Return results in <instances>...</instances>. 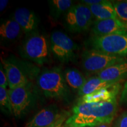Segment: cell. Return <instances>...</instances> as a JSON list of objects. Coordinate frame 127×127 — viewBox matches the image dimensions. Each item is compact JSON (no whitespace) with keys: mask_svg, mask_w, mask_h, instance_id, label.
Returning a JSON list of instances; mask_svg holds the SVG:
<instances>
[{"mask_svg":"<svg viewBox=\"0 0 127 127\" xmlns=\"http://www.w3.org/2000/svg\"><path fill=\"white\" fill-rule=\"evenodd\" d=\"M95 127H111V124H102L98 125H96Z\"/></svg>","mask_w":127,"mask_h":127,"instance_id":"484cf974","label":"cell"},{"mask_svg":"<svg viewBox=\"0 0 127 127\" xmlns=\"http://www.w3.org/2000/svg\"><path fill=\"white\" fill-rule=\"evenodd\" d=\"M90 127V126H87V127Z\"/></svg>","mask_w":127,"mask_h":127,"instance_id":"83f0119b","label":"cell"},{"mask_svg":"<svg viewBox=\"0 0 127 127\" xmlns=\"http://www.w3.org/2000/svg\"><path fill=\"white\" fill-rule=\"evenodd\" d=\"M90 49L125 57L127 55V33L92 36L87 42Z\"/></svg>","mask_w":127,"mask_h":127,"instance_id":"3957f363","label":"cell"},{"mask_svg":"<svg viewBox=\"0 0 127 127\" xmlns=\"http://www.w3.org/2000/svg\"><path fill=\"white\" fill-rule=\"evenodd\" d=\"M24 42L21 54L24 57L42 65L47 63L50 58L49 47L45 36L38 32H33Z\"/></svg>","mask_w":127,"mask_h":127,"instance_id":"277c9868","label":"cell"},{"mask_svg":"<svg viewBox=\"0 0 127 127\" xmlns=\"http://www.w3.org/2000/svg\"><path fill=\"white\" fill-rule=\"evenodd\" d=\"M9 1L8 0H1L0 1V11L2 12L7 7Z\"/></svg>","mask_w":127,"mask_h":127,"instance_id":"d4e9b609","label":"cell"},{"mask_svg":"<svg viewBox=\"0 0 127 127\" xmlns=\"http://www.w3.org/2000/svg\"><path fill=\"white\" fill-rule=\"evenodd\" d=\"M50 15L53 20H57L65 13L73 5L71 0H51L48 1Z\"/></svg>","mask_w":127,"mask_h":127,"instance_id":"d6986e66","label":"cell"},{"mask_svg":"<svg viewBox=\"0 0 127 127\" xmlns=\"http://www.w3.org/2000/svg\"><path fill=\"white\" fill-rule=\"evenodd\" d=\"M115 84L105 81L101 79L98 76H93L87 80L86 83L78 92V95L82 96L84 95L90 94L102 88H109Z\"/></svg>","mask_w":127,"mask_h":127,"instance_id":"ac0fdd59","label":"cell"},{"mask_svg":"<svg viewBox=\"0 0 127 127\" xmlns=\"http://www.w3.org/2000/svg\"><path fill=\"white\" fill-rule=\"evenodd\" d=\"M1 64L7 75L9 89L12 90L29 83L25 73L17 65L2 59H1Z\"/></svg>","mask_w":127,"mask_h":127,"instance_id":"8fae6325","label":"cell"},{"mask_svg":"<svg viewBox=\"0 0 127 127\" xmlns=\"http://www.w3.org/2000/svg\"><path fill=\"white\" fill-rule=\"evenodd\" d=\"M24 32L20 25L14 19H9L1 24L0 26V37L1 40L12 42L18 39Z\"/></svg>","mask_w":127,"mask_h":127,"instance_id":"9a60e30c","label":"cell"},{"mask_svg":"<svg viewBox=\"0 0 127 127\" xmlns=\"http://www.w3.org/2000/svg\"><path fill=\"white\" fill-rule=\"evenodd\" d=\"M88 7L94 17L96 18L97 20L118 18L112 2L111 1L104 0L102 2Z\"/></svg>","mask_w":127,"mask_h":127,"instance_id":"2e32d148","label":"cell"},{"mask_svg":"<svg viewBox=\"0 0 127 127\" xmlns=\"http://www.w3.org/2000/svg\"><path fill=\"white\" fill-rule=\"evenodd\" d=\"M125 57L88 49L82 55V66L88 74H98L109 66L125 60Z\"/></svg>","mask_w":127,"mask_h":127,"instance_id":"8992f818","label":"cell"},{"mask_svg":"<svg viewBox=\"0 0 127 127\" xmlns=\"http://www.w3.org/2000/svg\"><path fill=\"white\" fill-rule=\"evenodd\" d=\"M94 16L86 5L79 3L73 5L65 14V27L70 32L81 33L87 31L93 24Z\"/></svg>","mask_w":127,"mask_h":127,"instance_id":"5b68a950","label":"cell"},{"mask_svg":"<svg viewBox=\"0 0 127 127\" xmlns=\"http://www.w3.org/2000/svg\"><path fill=\"white\" fill-rule=\"evenodd\" d=\"M67 112L61 111L57 105L51 104L42 109L31 118L25 127H50L65 121Z\"/></svg>","mask_w":127,"mask_h":127,"instance_id":"9c48e42d","label":"cell"},{"mask_svg":"<svg viewBox=\"0 0 127 127\" xmlns=\"http://www.w3.org/2000/svg\"><path fill=\"white\" fill-rule=\"evenodd\" d=\"M97 75L105 81L119 83L127 78V59L109 66L98 73Z\"/></svg>","mask_w":127,"mask_h":127,"instance_id":"5bb4252c","label":"cell"},{"mask_svg":"<svg viewBox=\"0 0 127 127\" xmlns=\"http://www.w3.org/2000/svg\"><path fill=\"white\" fill-rule=\"evenodd\" d=\"M36 83L47 98L65 99L68 98L70 94L64 74L60 68L44 69L38 77Z\"/></svg>","mask_w":127,"mask_h":127,"instance_id":"7a4b0ae2","label":"cell"},{"mask_svg":"<svg viewBox=\"0 0 127 127\" xmlns=\"http://www.w3.org/2000/svg\"></svg>","mask_w":127,"mask_h":127,"instance_id":"f1b7e54d","label":"cell"},{"mask_svg":"<svg viewBox=\"0 0 127 127\" xmlns=\"http://www.w3.org/2000/svg\"><path fill=\"white\" fill-rule=\"evenodd\" d=\"M50 43L52 54L61 63H68L75 58L77 45L64 32L54 31L51 35Z\"/></svg>","mask_w":127,"mask_h":127,"instance_id":"ba28073f","label":"cell"},{"mask_svg":"<svg viewBox=\"0 0 127 127\" xmlns=\"http://www.w3.org/2000/svg\"><path fill=\"white\" fill-rule=\"evenodd\" d=\"M8 86V82L5 72L3 68L2 64H1V69H0V87L7 88Z\"/></svg>","mask_w":127,"mask_h":127,"instance_id":"7402d4cb","label":"cell"},{"mask_svg":"<svg viewBox=\"0 0 127 127\" xmlns=\"http://www.w3.org/2000/svg\"><path fill=\"white\" fill-rule=\"evenodd\" d=\"M115 127H127V111L123 112L118 118Z\"/></svg>","mask_w":127,"mask_h":127,"instance_id":"603a6c76","label":"cell"},{"mask_svg":"<svg viewBox=\"0 0 127 127\" xmlns=\"http://www.w3.org/2000/svg\"><path fill=\"white\" fill-rule=\"evenodd\" d=\"M119 19L127 24V1H117L112 2Z\"/></svg>","mask_w":127,"mask_h":127,"instance_id":"44dd1931","label":"cell"},{"mask_svg":"<svg viewBox=\"0 0 127 127\" xmlns=\"http://www.w3.org/2000/svg\"><path fill=\"white\" fill-rule=\"evenodd\" d=\"M92 36H105L108 35L127 33V24L119 18L97 20L91 28Z\"/></svg>","mask_w":127,"mask_h":127,"instance_id":"30bf717a","label":"cell"},{"mask_svg":"<svg viewBox=\"0 0 127 127\" xmlns=\"http://www.w3.org/2000/svg\"><path fill=\"white\" fill-rule=\"evenodd\" d=\"M64 122V121H61V122H60V123H57V124H56L52 125V126L50 127H63V124Z\"/></svg>","mask_w":127,"mask_h":127,"instance_id":"4316f807","label":"cell"},{"mask_svg":"<svg viewBox=\"0 0 127 127\" xmlns=\"http://www.w3.org/2000/svg\"><path fill=\"white\" fill-rule=\"evenodd\" d=\"M12 18L20 25L24 32L27 34L35 31L38 24V20L34 12L24 7L16 9Z\"/></svg>","mask_w":127,"mask_h":127,"instance_id":"7c38bea8","label":"cell"},{"mask_svg":"<svg viewBox=\"0 0 127 127\" xmlns=\"http://www.w3.org/2000/svg\"><path fill=\"white\" fill-rule=\"evenodd\" d=\"M0 106L2 111L6 114H13L9 97L8 90L0 87Z\"/></svg>","mask_w":127,"mask_h":127,"instance_id":"ffe728a7","label":"cell"},{"mask_svg":"<svg viewBox=\"0 0 127 127\" xmlns=\"http://www.w3.org/2000/svg\"><path fill=\"white\" fill-rule=\"evenodd\" d=\"M120 102L121 104H127V81L125 82L122 90L120 98Z\"/></svg>","mask_w":127,"mask_h":127,"instance_id":"cb8c5ba5","label":"cell"},{"mask_svg":"<svg viewBox=\"0 0 127 127\" xmlns=\"http://www.w3.org/2000/svg\"><path fill=\"white\" fill-rule=\"evenodd\" d=\"M120 88V84L117 83L109 88H102L94 93L81 96L78 102L95 103L112 101L117 99Z\"/></svg>","mask_w":127,"mask_h":127,"instance_id":"4fadbf2b","label":"cell"},{"mask_svg":"<svg viewBox=\"0 0 127 127\" xmlns=\"http://www.w3.org/2000/svg\"><path fill=\"white\" fill-rule=\"evenodd\" d=\"M117 109V99L102 102H78L64 127H95L102 124H111Z\"/></svg>","mask_w":127,"mask_h":127,"instance_id":"6da1fadb","label":"cell"},{"mask_svg":"<svg viewBox=\"0 0 127 127\" xmlns=\"http://www.w3.org/2000/svg\"><path fill=\"white\" fill-rule=\"evenodd\" d=\"M64 74L65 81L69 88H71L74 91H78V93L87 82V79L83 74L75 68H67L65 70Z\"/></svg>","mask_w":127,"mask_h":127,"instance_id":"e0dca14e","label":"cell"},{"mask_svg":"<svg viewBox=\"0 0 127 127\" xmlns=\"http://www.w3.org/2000/svg\"><path fill=\"white\" fill-rule=\"evenodd\" d=\"M12 114L17 118L23 117L32 107L35 101V91L31 84L8 90Z\"/></svg>","mask_w":127,"mask_h":127,"instance_id":"52a82bcc","label":"cell"}]
</instances>
